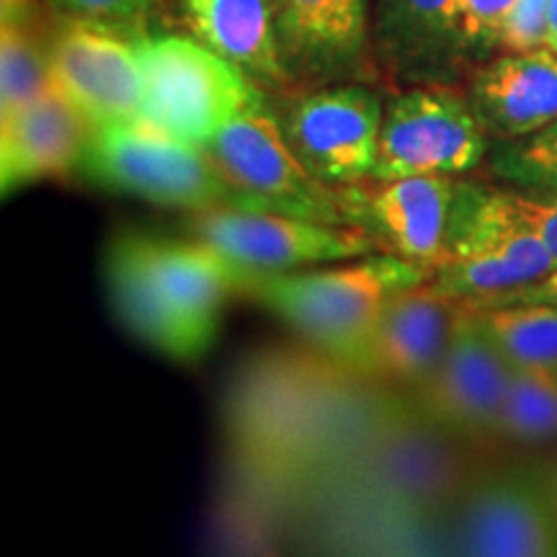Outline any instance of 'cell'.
Segmentation results:
<instances>
[{"instance_id": "cell-1", "label": "cell", "mask_w": 557, "mask_h": 557, "mask_svg": "<svg viewBox=\"0 0 557 557\" xmlns=\"http://www.w3.org/2000/svg\"><path fill=\"white\" fill-rule=\"evenodd\" d=\"M434 276L421 263L395 253L364 256L336 269L248 271L238 297L261 305L289 325L312 351L359 374L367 344L387 297Z\"/></svg>"}, {"instance_id": "cell-2", "label": "cell", "mask_w": 557, "mask_h": 557, "mask_svg": "<svg viewBox=\"0 0 557 557\" xmlns=\"http://www.w3.org/2000/svg\"><path fill=\"white\" fill-rule=\"evenodd\" d=\"M78 171L90 184L160 207L207 212L248 209L209 148L135 120L94 129Z\"/></svg>"}, {"instance_id": "cell-3", "label": "cell", "mask_w": 557, "mask_h": 557, "mask_svg": "<svg viewBox=\"0 0 557 557\" xmlns=\"http://www.w3.org/2000/svg\"><path fill=\"white\" fill-rule=\"evenodd\" d=\"M145 78L143 120L209 148L243 111L267 103V90L194 37L137 39Z\"/></svg>"}, {"instance_id": "cell-4", "label": "cell", "mask_w": 557, "mask_h": 557, "mask_svg": "<svg viewBox=\"0 0 557 557\" xmlns=\"http://www.w3.org/2000/svg\"><path fill=\"white\" fill-rule=\"evenodd\" d=\"M487 150L468 94L449 83L406 86L385 103L377 163L367 181L459 176L478 169Z\"/></svg>"}, {"instance_id": "cell-5", "label": "cell", "mask_w": 557, "mask_h": 557, "mask_svg": "<svg viewBox=\"0 0 557 557\" xmlns=\"http://www.w3.org/2000/svg\"><path fill=\"white\" fill-rule=\"evenodd\" d=\"M209 152L248 209L348 225L338 189L299 160L269 101L235 116L212 139Z\"/></svg>"}, {"instance_id": "cell-6", "label": "cell", "mask_w": 557, "mask_h": 557, "mask_svg": "<svg viewBox=\"0 0 557 557\" xmlns=\"http://www.w3.org/2000/svg\"><path fill=\"white\" fill-rule=\"evenodd\" d=\"M444 513L451 555L557 557V511L527 462L480 468Z\"/></svg>"}, {"instance_id": "cell-7", "label": "cell", "mask_w": 557, "mask_h": 557, "mask_svg": "<svg viewBox=\"0 0 557 557\" xmlns=\"http://www.w3.org/2000/svg\"><path fill=\"white\" fill-rule=\"evenodd\" d=\"M189 238L248 271H297L380 253L364 227L261 209H207L186 220Z\"/></svg>"}, {"instance_id": "cell-8", "label": "cell", "mask_w": 557, "mask_h": 557, "mask_svg": "<svg viewBox=\"0 0 557 557\" xmlns=\"http://www.w3.org/2000/svg\"><path fill=\"white\" fill-rule=\"evenodd\" d=\"M382 116L385 107L367 83H331L295 96L284 111L282 127L299 160L320 181L341 189L372 176Z\"/></svg>"}, {"instance_id": "cell-9", "label": "cell", "mask_w": 557, "mask_h": 557, "mask_svg": "<svg viewBox=\"0 0 557 557\" xmlns=\"http://www.w3.org/2000/svg\"><path fill=\"white\" fill-rule=\"evenodd\" d=\"M58 16L50 29L52 86L94 129L143 120L145 78L135 34Z\"/></svg>"}, {"instance_id": "cell-10", "label": "cell", "mask_w": 557, "mask_h": 557, "mask_svg": "<svg viewBox=\"0 0 557 557\" xmlns=\"http://www.w3.org/2000/svg\"><path fill=\"white\" fill-rule=\"evenodd\" d=\"M511 364L487 341L470 310L459 320L438 367L410 393H400L423 418L475 449L498 444Z\"/></svg>"}, {"instance_id": "cell-11", "label": "cell", "mask_w": 557, "mask_h": 557, "mask_svg": "<svg viewBox=\"0 0 557 557\" xmlns=\"http://www.w3.org/2000/svg\"><path fill=\"white\" fill-rule=\"evenodd\" d=\"M372 0H274L278 52L295 86L372 78Z\"/></svg>"}, {"instance_id": "cell-12", "label": "cell", "mask_w": 557, "mask_h": 557, "mask_svg": "<svg viewBox=\"0 0 557 557\" xmlns=\"http://www.w3.org/2000/svg\"><path fill=\"white\" fill-rule=\"evenodd\" d=\"M348 225L364 227L385 253L421 263L434 274L447 253L455 176H408L341 186Z\"/></svg>"}, {"instance_id": "cell-13", "label": "cell", "mask_w": 557, "mask_h": 557, "mask_svg": "<svg viewBox=\"0 0 557 557\" xmlns=\"http://www.w3.org/2000/svg\"><path fill=\"white\" fill-rule=\"evenodd\" d=\"M465 312L462 299L442 295L431 278L393 292L367 344L359 377L398 393L416 389L444 359Z\"/></svg>"}, {"instance_id": "cell-14", "label": "cell", "mask_w": 557, "mask_h": 557, "mask_svg": "<svg viewBox=\"0 0 557 557\" xmlns=\"http://www.w3.org/2000/svg\"><path fill=\"white\" fill-rule=\"evenodd\" d=\"M372 45L377 70L403 86L449 83L470 58L465 0H377Z\"/></svg>"}, {"instance_id": "cell-15", "label": "cell", "mask_w": 557, "mask_h": 557, "mask_svg": "<svg viewBox=\"0 0 557 557\" xmlns=\"http://www.w3.org/2000/svg\"><path fill=\"white\" fill-rule=\"evenodd\" d=\"M94 124L50 86L39 99L0 116V186L3 197L45 178L78 171Z\"/></svg>"}, {"instance_id": "cell-16", "label": "cell", "mask_w": 557, "mask_h": 557, "mask_svg": "<svg viewBox=\"0 0 557 557\" xmlns=\"http://www.w3.org/2000/svg\"><path fill=\"white\" fill-rule=\"evenodd\" d=\"M468 101L487 137L519 139L557 120V52H500L470 78Z\"/></svg>"}, {"instance_id": "cell-17", "label": "cell", "mask_w": 557, "mask_h": 557, "mask_svg": "<svg viewBox=\"0 0 557 557\" xmlns=\"http://www.w3.org/2000/svg\"><path fill=\"white\" fill-rule=\"evenodd\" d=\"M103 276H107L111 305L132 336L148 344L152 351L184 364L205 357V346L173 310L152 271L148 235H114L103 256Z\"/></svg>"}, {"instance_id": "cell-18", "label": "cell", "mask_w": 557, "mask_h": 557, "mask_svg": "<svg viewBox=\"0 0 557 557\" xmlns=\"http://www.w3.org/2000/svg\"><path fill=\"white\" fill-rule=\"evenodd\" d=\"M194 39L240 67L267 94H289L295 81L278 52L274 0H178Z\"/></svg>"}, {"instance_id": "cell-19", "label": "cell", "mask_w": 557, "mask_h": 557, "mask_svg": "<svg viewBox=\"0 0 557 557\" xmlns=\"http://www.w3.org/2000/svg\"><path fill=\"white\" fill-rule=\"evenodd\" d=\"M52 21L41 16L37 0H3L0 29V116L39 99L52 86Z\"/></svg>"}, {"instance_id": "cell-20", "label": "cell", "mask_w": 557, "mask_h": 557, "mask_svg": "<svg viewBox=\"0 0 557 557\" xmlns=\"http://www.w3.org/2000/svg\"><path fill=\"white\" fill-rule=\"evenodd\" d=\"M470 318L511 367L557 369V305H504Z\"/></svg>"}, {"instance_id": "cell-21", "label": "cell", "mask_w": 557, "mask_h": 557, "mask_svg": "<svg viewBox=\"0 0 557 557\" xmlns=\"http://www.w3.org/2000/svg\"><path fill=\"white\" fill-rule=\"evenodd\" d=\"M557 438V369L511 367L498 444L540 447Z\"/></svg>"}, {"instance_id": "cell-22", "label": "cell", "mask_w": 557, "mask_h": 557, "mask_svg": "<svg viewBox=\"0 0 557 557\" xmlns=\"http://www.w3.org/2000/svg\"><path fill=\"white\" fill-rule=\"evenodd\" d=\"M491 156V171L517 189L557 197V120L519 139H500Z\"/></svg>"}, {"instance_id": "cell-23", "label": "cell", "mask_w": 557, "mask_h": 557, "mask_svg": "<svg viewBox=\"0 0 557 557\" xmlns=\"http://www.w3.org/2000/svg\"><path fill=\"white\" fill-rule=\"evenodd\" d=\"M500 207L511 214L519 225L537 235L553 259L557 261V197L553 194H537L517 189V186H493Z\"/></svg>"}, {"instance_id": "cell-24", "label": "cell", "mask_w": 557, "mask_h": 557, "mask_svg": "<svg viewBox=\"0 0 557 557\" xmlns=\"http://www.w3.org/2000/svg\"><path fill=\"white\" fill-rule=\"evenodd\" d=\"M152 3L156 0H45L47 9L60 16L94 21L127 34L143 26Z\"/></svg>"}, {"instance_id": "cell-25", "label": "cell", "mask_w": 557, "mask_h": 557, "mask_svg": "<svg viewBox=\"0 0 557 557\" xmlns=\"http://www.w3.org/2000/svg\"><path fill=\"white\" fill-rule=\"evenodd\" d=\"M517 0H465V41L470 58L498 50V37Z\"/></svg>"}, {"instance_id": "cell-26", "label": "cell", "mask_w": 557, "mask_h": 557, "mask_svg": "<svg viewBox=\"0 0 557 557\" xmlns=\"http://www.w3.org/2000/svg\"><path fill=\"white\" fill-rule=\"evenodd\" d=\"M549 0H517L498 37L500 52H532L545 47Z\"/></svg>"}, {"instance_id": "cell-27", "label": "cell", "mask_w": 557, "mask_h": 557, "mask_svg": "<svg viewBox=\"0 0 557 557\" xmlns=\"http://www.w3.org/2000/svg\"><path fill=\"white\" fill-rule=\"evenodd\" d=\"M504 305H557V263L540 276L537 282L521 284L517 289L500 292L483 299V302L472 305L468 310H487V308H504Z\"/></svg>"}, {"instance_id": "cell-28", "label": "cell", "mask_w": 557, "mask_h": 557, "mask_svg": "<svg viewBox=\"0 0 557 557\" xmlns=\"http://www.w3.org/2000/svg\"><path fill=\"white\" fill-rule=\"evenodd\" d=\"M527 468L532 470V475L540 483L542 493H545L547 500L557 511V455L542 457L537 462H527Z\"/></svg>"}, {"instance_id": "cell-29", "label": "cell", "mask_w": 557, "mask_h": 557, "mask_svg": "<svg viewBox=\"0 0 557 557\" xmlns=\"http://www.w3.org/2000/svg\"><path fill=\"white\" fill-rule=\"evenodd\" d=\"M545 47L557 52V0H549L547 9V32H545Z\"/></svg>"}]
</instances>
